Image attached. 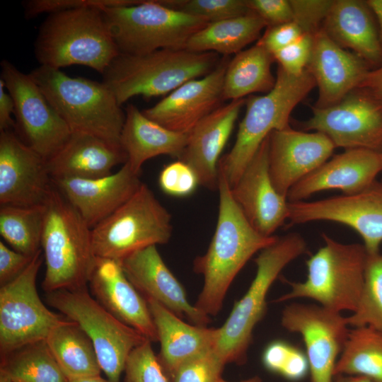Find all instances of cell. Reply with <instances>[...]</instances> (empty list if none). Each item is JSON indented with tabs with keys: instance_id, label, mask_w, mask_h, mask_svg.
<instances>
[{
	"instance_id": "d6a6232c",
	"label": "cell",
	"mask_w": 382,
	"mask_h": 382,
	"mask_svg": "<svg viewBox=\"0 0 382 382\" xmlns=\"http://www.w3.org/2000/svg\"><path fill=\"white\" fill-rule=\"evenodd\" d=\"M265 27H267V23L252 11L243 16L209 23L189 38L185 49L224 56L236 54L259 38Z\"/></svg>"
},
{
	"instance_id": "ba28073f",
	"label": "cell",
	"mask_w": 382,
	"mask_h": 382,
	"mask_svg": "<svg viewBox=\"0 0 382 382\" xmlns=\"http://www.w3.org/2000/svg\"><path fill=\"white\" fill-rule=\"evenodd\" d=\"M322 237L324 245L306 262V279L287 281L291 291L276 301L308 298L328 309L353 313L363 289L368 253L364 245L342 243L325 233Z\"/></svg>"
},
{
	"instance_id": "4316f807",
	"label": "cell",
	"mask_w": 382,
	"mask_h": 382,
	"mask_svg": "<svg viewBox=\"0 0 382 382\" xmlns=\"http://www.w3.org/2000/svg\"><path fill=\"white\" fill-rule=\"evenodd\" d=\"M127 162V154L120 144L92 134L72 132L64 146L47 161V168L52 180L97 178Z\"/></svg>"
},
{
	"instance_id": "cb8c5ba5",
	"label": "cell",
	"mask_w": 382,
	"mask_h": 382,
	"mask_svg": "<svg viewBox=\"0 0 382 382\" xmlns=\"http://www.w3.org/2000/svg\"><path fill=\"white\" fill-rule=\"evenodd\" d=\"M356 54L344 50L321 28L313 35V45L306 69L318 87L315 107L324 108L340 102L360 88L370 69Z\"/></svg>"
},
{
	"instance_id": "ee69618b",
	"label": "cell",
	"mask_w": 382,
	"mask_h": 382,
	"mask_svg": "<svg viewBox=\"0 0 382 382\" xmlns=\"http://www.w3.org/2000/svg\"><path fill=\"white\" fill-rule=\"evenodd\" d=\"M293 21L303 33L314 35L327 17L334 2L332 0H290Z\"/></svg>"
},
{
	"instance_id": "d6986e66",
	"label": "cell",
	"mask_w": 382,
	"mask_h": 382,
	"mask_svg": "<svg viewBox=\"0 0 382 382\" xmlns=\"http://www.w3.org/2000/svg\"><path fill=\"white\" fill-rule=\"evenodd\" d=\"M233 197L250 225L270 236L289 219V202L274 188L269 172V136L232 187Z\"/></svg>"
},
{
	"instance_id": "6da1fadb",
	"label": "cell",
	"mask_w": 382,
	"mask_h": 382,
	"mask_svg": "<svg viewBox=\"0 0 382 382\" xmlns=\"http://www.w3.org/2000/svg\"><path fill=\"white\" fill-rule=\"evenodd\" d=\"M24 10L28 19L48 13L35 41L42 66L82 65L103 74L120 54L103 12L93 0H32Z\"/></svg>"
},
{
	"instance_id": "f1b7e54d",
	"label": "cell",
	"mask_w": 382,
	"mask_h": 382,
	"mask_svg": "<svg viewBox=\"0 0 382 382\" xmlns=\"http://www.w3.org/2000/svg\"><path fill=\"white\" fill-rule=\"evenodd\" d=\"M321 28L374 69L382 64V46L376 18L366 1H334Z\"/></svg>"
},
{
	"instance_id": "5bb4252c",
	"label": "cell",
	"mask_w": 382,
	"mask_h": 382,
	"mask_svg": "<svg viewBox=\"0 0 382 382\" xmlns=\"http://www.w3.org/2000/svg\"><path fill=\"white\" fill-rule=\"evenodd\" d=\"M312 109L303 129L325 134L335 148L382 153V101L367 89L356 88L333 105Z\"/></svg>"
},
{
	"instance_id": "f546056e",
	"label": "cell",
	"mask_w": 382,
	"mask_h": 382,
	"mask_svg": "<svg viewBox=\"0 0 382 382\" xmlns=\"http://www.w3.org/2000/svg\"><path fill=\"white\" fill-rule=\"evenodd\" d=\"M120 138L130 168L140 173L149 159L168 155L178 160L187 140V134L170 130L146 117L135 105L129 104Z\"/></svg>"
},
{
	"instance_id": "ab89813d",
	"label": "cell",
	"mask_w": 382,
	"mask_h": 382,
	"mask_svg": "<svg viewBox=\"0 0 382 382\" xmlns=\"http://www.w3.org/2000/svg\"><path fill=\"white\" fill-rule=\"evenodd\" d=\"M122 382H169L151 342L146 340L129 354Z\"/></svg>"
},
{
	"instance_id": "2e32d148",
	"label": "cell",
	"mask_w": 382,
	"mask_h": 382,
	"mask_svg": "<svg viewBox=\"0 0 382 382\" xmlns=\"http://www.w3.org/2000/svg\"><path fill=\"white\" fill-rule=\"evenodd\" d=\"M291 225L331 221L351 227L364 241L369 255L380 253L382 243V183L375 180L364 190L312 202H289Z\"/></svg>"
},
{
	"instance_id": "7c38bea8",
	"label": "cell",
	"mask_w": 382,
	"mask_h": 382,
	"mask_svg": "<svg viewBox=\"0 0 382 382\" xmlns=\"http://www.w3.org/2000/svg\"><path fill=\"white\" fill-rule=\"evenodd\" d=\"M42 249L16 278L0 288V356L44 340L51 330L67 319L42 301L36 280L43 258Z\"/></svg>"
},
{
	"instance_id": "6f0895ef",
	"label": "cell",
	"mask_w": 382,
	"mask_h": 382,
	"mask_svg": "<svg viewBox=\"0 0 382 382\" xmlns=\"http://www.w3.org/2000/svg\"><path fill=\"white\" fill-rule=\"evenodd\" d=\"M381 182L382 183V179H381Z\"/></svg>"
},
{
	"instance_id": "1f68e13d",
	"label": "cell",
	"mask_w": 382,
	"mask_h": 382,
	"mask_svg": "<svg viewBox=\"0 0 382 382\" xmlns=\"http://www.w3.org/2000/svg\"><path fill=\"white\" fill-rule=\"evenodd\" d=\"M274 61L273 54L257 43L237 53L227 65L223 100H233L254 93H269L276 83L271 71Z\"/></svg>"
},
{
	"instance_id": "e575fe53",
	"label": "cell",
	"mask_w": 382,
	"mask_h": 382,
	"mask_svg": "<svg viewBox=\"0 0 382 382\" xmlns=\"http://www.w3.org/2000/svg\"><path fill=\"white\" fill-rule=\"evenodd\" d=\"M0 369L12 382H69L45 340L28 344L1 359Z\"/></svg>"
},
{
	"instance_id": "4dcf8cb0",
	"label": "cell",
	"mask_w": 382,
	"mask_h": 382,
	"mask_svg": "<svg viewBox=\"0 0 382 382\" xmlns=\"http://www.w3.org/2000/svg\"><path fill=\"white\" fill-rule=\"evenodd\" d=\"M45 341L69 380L100 375L102 370L93 342L75 322L67 318L57 325Z\"/></svg>"
},
{
	"instance_id": "db71d44e",
	"label": "cell",
	"mask_w": 382,
	"mask_h": 382,
	"mask_svg": "<svg viewBox=\"0 0 382 382\" xmlns=\"http://www.w3.org/2000/svg\"><path fill=\"white\" fill-rule=\"evenodd\" d=\"M217 382H229V381H227L224 379H223L221 377L218 380ZM240 382H262V379L259 377V376H253V377H251L250 378H248V379H245V380H243L242 381H240Z\"/></svg>"
},
{
	"instance_id": "8d00e7d4",
	"label": "cell",
	"mask_w": 382,
	"mask_h": 382,
	"mask_svg": "<svg viewBox=\"0 0 382 382\" xmlns=\"http://www.w3.org/2000/svg\"><path fill=\"white\" fill-rule=\"evenodd\" d=\"M349 326H368L382 332V253L369 255L357 308L347 317Z\"/></svg>"
},
{
	"instance_id": "bcb514c9",
	"label": "cell",
	"mask_w": 382,
	"mask_h": 382,
	"mask_svg": "<svg viewBox=\"0 0 382 382\" xmlns=\"http://www.w3.org/2000/svg\"><path fill=\"white\" fill-rule=\"evenodd\" d=\"M303 34L294 21L268 26L257 44L264 47L272 54L294 42Z\"/></svg>"
},
{
	"instance_id": "7dc6e473",
	"label": "cell",
	"mask_w": 382,
	"mask_h": 382,
	"mask_svg": "<svg viewBox=\"0 0 382 382\" xmlns=\"http://www.w3.org/2000/svg\"><path fill=\"white\" fill-rule=\"evenodd\" d=\"M34 256L11 249L0 241V285L3 286L16 278L28 266Z\"/></svg>"
},
{
	"instance_id": "7402d4cb",
	"label": "cell",
	"mask_w": 382,
	"mask_h": 382,
	"mask_svg": "<svg viewBox=\"0 0 382 382\" xmlns=\"http://www.w3.org/2000/svg\"><path fill=\"white\" fill-rule=\"evenodd\" d=\"M125 274L145 299H153L193 325L207 326L210 317L191 305L186 292L166 266L156 245L137 250L120 261Z\"/></svg>"
},
{
	"instance_id": "484cf974",
	"label": "cell",
	"mask_w": 382,
	"mask_h": 382,
	"mask_svg": "<svg viewBox=\"0 0 382 382\" xmlns=\"http://www.w3.org/2000/svg\"><path fill=\"white\" fill-rule=\"evenodd\" d=\"M245 99L220 105L198 122L187 133V140L178 160L196 173L199 185L218 190L219 156L226 144Z\"/></svg>"
},
{
	"instance_id": "4fadbf2b",
	"label": "cell",
	"mask_w": 382,
	"mask_h": 382,
	"mask_svg": "<svg viewBox=\"0 0 382 382\" xmlns=\"http://www.w3.org/2000/svg\"><path fill=\"white\" fill-rule=\"evenodd\" d=\"M15 105L16 128L28 146L46 161L66 143L72 132L50 105L30 74L8 60L1 62V78Z\"/></svg>"
},
{
	"instance_id": "8fae6325",
	"label": "cell",
	"mask_w": 382,
	"mask_h": 382,
	"mask_svg": "<svg viewBox=\"0 0 382 382\" xmlns=\"http://www.w3.org/2000/svg\"><path fill=\"white\" fill-rule=\"evenodd\" d=\"M46 301L77 323L93 342L101 370L110 382H120L129 354L149 340L102 306L86 287L46 293Z\"/></svg>"
},
{
	"instance_id": "83f0119b",
	"label": "cell",
	"mask_w": 382,
	"mask_h": 382,
	"mask_svg": "<svg viewBox=\"0 0 382 382\" xmlns=\"http://www.w3.org/2000/svg\"><path fill=\"white\" fill-rule=\"evenodd\" d=\"M146 300L160 342L158 357L169 380L183 363L214 349L219 328L187 323L157 301Z\"/></svg>"
},
{
	"instance_id": "d590c367",
	"label": "cell",
	"mask_w": 382,
	"mask_h": 382,
	"mask_svg": "<svg viewBox=\"0 0 382 382\" xmlns=\"http://www.w3.org/2000/svg\"><path fill=\"white\" fill-rule=\"evenodd\" d=\"M46 205H3L0 208V234L13 250L34 256L41 250Z\"/></svg>"
},
{
	"instance_id": "603a6c76",
	"label": "cell",
	"mask_w": 382,
	"mask_h": 382,
	"mask_svg": "<svg viewBox=\"0 0 382 382\" xmlns=\"http://www.w3.org/2000/svg\"><path fill=\"white\" fill-rule=\"evenodd\" d=\"M52 180L91 229L127 201L142 184L139 175L127 162L117 172L100 178Z\"/></svg>"
},
{
	"instance_id": "b9f144b4",
	"label": "cell",
	"mask_w": 382,
	"mask_h": 382,
	"mask_svg": "<svg viewBox=\"0 0 382 382\" xmlns=\"http://www.w3.org/2000/svg\"><path fill=\"white\" fill-rule=\"evenodd\" d=\"M158 185L168 195L185 197L191 195L199 183L195 171L178 160L163 167L158 176Z\"/></svg>"
},
{
	"instance_id": "3957f363",
	"label": "cell",
	"mask_w": 382,
	"mask_h": 382,
	"mask_svg": "<svg viewBox=\"0 0 382 382\" xmlns=\"http://www.w3.org/2000/svg\"><path fill=\"white\" fill-rule=\"evenodd\" d=\"M221 59L215 52L160 49L141 54H119L103 72V82L122 105L137 96L169 94L183 83L211 73Z\"/></svg>"
},
{
	"instance_id": "d4e9b609",
	"label": "cell",
	"mask_w": 382,
	"mask_h": 382,
	"mask_svg": "<svg viewBox=\"0 0 382 382\" xmlns=\"http://www.w3.org/2000/svg\"><path fill=\"white\" fill-rule=\"evenodd\" d=\"M382 171L381 153L363 149H347L325 161L288 192L289 202L303 201L314 193L332 189L344 195L359 192L376 180Z\"/></svg>"
},
{
	"instance_id": "7bdbcfd3",
	"label": "cell",
	"mask_w": 382,
	"mask_h": 382,
	"mask_svg": "<svg viewBox=\"0 0 382 382\" xmlns=\"http://www.w3.org/2000/svg\"><path fill=\"white\" fill-rule=\"evenodd\" d=\"M313 45V35L303 33L294 42L274 53V60L287 74L299 76L306 69Z\"/></svg>"
},
{
	"instance_id": "277c9868",
	"label": "cell",
	"mask_w": 382,
	"mask_h": 382,
	"mask_svg": "<svg viewBox=\"0 0 382 382\" xmlns=\"http://www.w3.org/2000/svg\"><path fill=\"white\" fill-rule=\"evenodd\" d=\"M30 75L72 132L120 144L125 112L103 81L71 77L60 69L42 65Z\"/></svg>"
},
{
	"instance_id": "f5cc1de1",
	"label": "cell",
	"mask_w": 382,
	"mask_h": 382,
	"mask_svg": "<svg viewBox=\"0 0 382 382\" xmlns=\"http://www.w3.org/2000/svg\"><path fill=\"white\" fill-rule=\"evenodd\" d=\"M69 382H110L107 378L105 379L98 376H88L83 378L69 379Z\"/></svg>"
},
{
	"instance_id": "f35d334b",
	"label": "cell",
	"mask_w": 382,
	"mask_h": 382,
	"mask_svg": "<svg viewBox=\"0 0 382 382\" xmlns=\"http://www.w3.org/2000/svg\"><path fill=\"white\" fill-rule=\"evenodd\" d=\"M168 7L217 22L250 12L246 0H167Z\"/></svg>"
},
{
	"instance_id": "11a10c76",
	"label": "cell",
	"mask_w": 382,
	"mask_h": 382,
	"mask_svg": "<svg viewBox=\"0 0 382 382\" xmlns=\"http://www.w3.org/2000/svg\"><path fill=\"white\" fill-rule=\"evenodd\" d=\"M0 382H12L9 376L0 369Z\"/></svg>"
},
{
	"instance_id": "f6af8a7d",
	"label": "cell",
	"mask_w": 382,
	"mask_h": 382,
	"mask_svg": "<svg viewBox=\"0 0 382 382\" xmlns=\"http://www.w3.org/2000/svg\"><path fill=\"white\" fill-rule=\"evenodd\" d=\"M250 11L260 16L268 26L293 21V11L287 0H246Z\"/></svg>"
},
{
	"instance_id": "5b68a950",
	"label": "cell",
	"mask_w": 382,
	"mask_h": 382,
	"mask_svg": "<svg viewBox=\"0 0 382 382\" xmlns=\"http://www.w3.org/2000/svg\"><path fill=\"white\" fill-rule=\"evenodd\" d=\"M45 205L42 287L46 293L86 287L96 258L91 228L55 187Z\"/></svg>"
},
{
	"instance_id": "ffe728a7",
	"label": "cell",
	"mask_w": 382,
	"mask_h": 382,
	"mask_svg": "<svg viewBox=\"0 0 382 382\" xmlns=\"http://www.w3.org/2000/svg\"><path fill=\"white\" fill-rule=\"evenodd\" d=\"M229 61L225 56L211 73L183 83L142 112L166 129L187 134L198 122L220 106Z\"/></svg>"
},
{
	"instance_id": "ac0fdd59",
	"label": "cell",
	"mask_w": 382,
	"mask_h": 382,
	"mask_svg": "<svg viewBox=\"0 0 382 382\" xmlns=\"http://www.w3.org/2000/svg\"><path fill=\"white\" fill-rule=\"evenodd\" d=\"M335 146L325 134L308 133L287 126L269 135V172L281 195L324 163Z\"/></svg>"
},
{
	"instance_id": "e0dca14e",
	"label": "cell",
	"mask_w": 382,
	"mask_h": 382,
	"mask_svg": "<svg viewBox=\"0 0 382 382\" xmlns=\"http://www.w3.org/2000/svg\"><path fill=\"white\" fill-rule=\"evenodd\" d=\"M52 185L47 161L11 130L1 132V206L44 205Z\"/></svg>"
},
{
	"instance_id": "8992f818",
	"label": "cell",
	"mask_w": 382,
	"mask_h": 382,
	"mask_svg": "<svg viewBox=\"0 0 382 382\" xmlns=\"http://www.w3.org/2000/svg\"><path fill=\"white\" fill-rule=\"evenodd\" d=\"M306 250L304 238L297 233H290L260 251L255 259V278L246 293L235 303L226 322L219 328L214 352L225 365L246 361L254 328L267 311L270 288L282 270Z\"/></svg>"
},
{
	"instance_id": "30bf717a",
	"label": "cell",
	"mask_w": 382,
	"mask_h": 382,
	"mask_svg": "<svg viewBox=\"0 0 382 382\" xmlns=\"http://www.w3.org/2000/svg\"><path fill=\"white\" fill-rule=\"evenodd\" d=\"M171 215L142 183L112 214L91 229L95 257L121 261L151 245L167 243L172 235Z\"/></svg>"
},
{
	"instance_id": "9c48e42d",
	"label": "cell",
	"mask_w": 382,
	"mask_h": 382,
	"mask_svg": "<svg viewBox=\"0 0 382 382\" xmlns=\"http://www.w3.org/2000/svg\"><path fill=\"white\" fill-rule=\"evenodd\" d=\"M165 1L100 6L120 54H141L160 49H185L189 38L209 22L168 7Z\"/></svg>"
},
{
	"instance_id": "74e56055",
	"label": "cell",
	"mask_w": 382,
	"mask_h": 382,
	"mask_svg": "<svg viewBox=\"0 0 382 382\" xmlns=\"http://www.w3.org/2000/svg\"><path fill=\"white\" fill-rule=\"evenodd\" d=\"M262 362L267 370L291 382L303 380L310 371L306 352L282 340H273L265 347Z\"/></svg>"
},
{
	"instance_id": "60d3db41",
	"label": "cell",
	"mask_w": 382,
	"mask_h": 382,
	"mask_svg": "<svg viewBox=\"0 0 382 382\" xmlns=\"http://www.w3.org/2000/svg\"><path fill=\"white\" fill-rule=\"evenodd\" d=\"M225 364L214 349L183 363L171 376L170 382H217Z\"/></svg>"
},
{
	"instance_id": "816d5d0a",
	"label": "cell",
	"mask_w": 382,
	"mask_h": 382,
	"mask_svg": "<svg viewBox=\"0 0 382 382\" xmlns=\"http://www.w3.org/2000/svg\"><path fill=\"white\" fill-rule=\"evenodd\" d=\"M332 382H374L361 376L337 375L334 376Z\"/></svg>"
},
{
	"instance_id": "44dd1931",
	"label": "cell",
	"mask_w": 382,
	"mask_h": 382,
	"mask_svg": "<svg viewBox=\"0 0 382 382\" xmlns=\"http://www.w3.org/2000/svg\"><path fill=\"white\" fill-rule=\"evenodd\" d=\"M88 284L93 297L112 316L151 342L158 341L147 301L128 279L120 261L96 257Z\"/></svg>"
},
{
	"instance_id": "9a60e30c",
	"label": "cell",
	"mask_w": 382,
	"mask_h": 382,
	"mask_svg": "<svg viewBox=\"0 0 382 382\" xmlns=\"http://www.w3.org/2000/svg\"><path fill=\"white\" fill-rule=\"evenodd\" d=\"M281 323L302 336L311 382H332L337 359L350 330L347 318L322 306L293 303L282 311Z\"/></svg>"
},
{
	"instance_id": "681fc988",
	"label": "cell",
	"mask_w": 382,
	"mask_h": 382,
	"mask_svg": "<svg viewBox=\"0 0 382 382\" xmlns=\"http://www.w3.org/2000/svg\"><path fill=\"white\" fill-rule=\"evenodd\" d=\"M360 88L367 89L382 101V64L369 71Z\"/></svg>"
},
{
	"instance_id": "836d02e7",
	"label": "cell",
	"mask_w": 382,
	"mask_h": 382,
	"mask_svg": "<svg viewBox=\"0 0 382 382\" xmlns=\"http://www.w3.org/2000/svg\"><path fill=\"white\" fill-rule=\"evenodd\" d=\"M333 374L361 376L382 382V332L368 326L350 329Z\"/></svg>"
},
{
	"instance_id": "7a4b0ae2",
	"label": "cell",
	"mask_w": 382,
	"mask_h": 382,
	"mask_svg": "<svg viewBox=\"0 0 382 382\" xmlns=\"http://www.w3.org/2000/svg\"><path fill=\"white\" fill-rule=\"evenodd\" d=\"M218 190L215 232L207 252L197 257L193 263L194 271L204 277L202 291L194 306L209 317L219 313L231 284L251 257L279 238L264 236L250 225L219 171Z\"/></svg>"
},
{
	"instance_id": "c3c4849f",
	"label": "cell",
	"mask_w": 382,
	"mask_h": 382,
	"mask_svg": "<svg viewBox=\"0 0 382 382\" xmlns=\"http://www.w3.org/2000/svg\"><path fill=\"white\" fill-rule=\"evenodd\" d=\"M15 105L13 100L8 92L4 82L0 79V130H11L16 128V122L12 119Z\"/></svg>"
},
{
	"instance_id": "f907efd6",
	"label": "cell",
	"mask_w": 382,
	"mask_h": 382,
	"mask_svg": "<svg viewBox=\"0 0 382 382\" xmlns=\"http://www.w3.org/2000/svg\"><path fill=\"white\" fill-rule=\"evenodd\" d=\"M367 4L371 9L378 24V33L382 46V0H368Z\"/></svg>"
},
{
	"instance_id": "52a82bcc",
	"label": "cell",
	"mask_w": 382,
	"mask_h": 382,
	"mask_svg": "<svg viewBox=\"0 0 382 382\" xmlns=\"http://www.w3.org/2000/svg\"><path fill=\"white\" fill-rule=\"evenodd\" d=\"M315 86L316 81L307 69L294 76L278 66L274 88L264 96H251L245 100L246 111L239 124L236 141L218 165V170L231 187L270 134L289 126L291 111Z\"/></svg>"
},
{
	"instance_id": "9f6ffc18",
	"label": "cell",
	"mask_w": 382,
	"mask_h": 382,
	"mask_svg": "<svg viewBox=\"0 0 382 382\" xmlns=\"http://www.w3.org/2000/svg\"><path fill=\"white\" fill-rule=\"evenodd\" d=\"M381 161H382V153H381Z\"/></svg>"
}]
</instances>
